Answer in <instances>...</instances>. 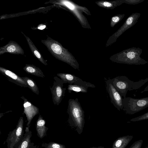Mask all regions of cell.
I'll list each match as a JSON object with an SVG mask.
<instances>
[{"mask_svg": "<svg viewBox=\"0 0 148 148\" xmlns=\"http://www.w3.org/2000/svg\"><path fill=\"white\" fill-rule=\"evenodd\" d=\"M41 42L56 58L79 70V65L77 60L58 41L47 36L46 39L41 40Z\"/></svg>", "mask_w": 148, "mask_h": 148, "instance_id": "6da1fadb", "label": "cell"}, {"mask_svg": "<svg viewBox=\"0 0 148 148\" xmlns=\"http://www.w3.org/2000/svg\"><path fill=\"white\" fill-rule=\"evenodd\" d=\"M67 112L69 115V124L74 128L79 134H81L85 123L84 112L77 98L69 99Z\"/></svg>", "mask_w": 148, "mask_h": 148, "instance_id": "7a4b0ae2", "label": "cell"}, {"mask_svg": "<svg viewBox=\"0 0 148 148\" xmlns=\"http://www.w3.org/2000/svg\"><path fill=\"white\" fill-rule=\"evenodd\" d=\"M142 49L133 47L126 49L112 56L110 59L117 63L129 65H144L148 62L142 58L141 55Z\"/></svg>", "mask_w": 148, "mask_h": 148, "instance_id": "3957f363", "label": "cell"}, {"mask_svg": "<svg viewBox=\"0 0 148 148\" xmlns=\"http://www.w3.org/2000/svg\"><path fill=\"white\" fill-rule=\"evenodd\" d=\"M112 79L113 85L123 98L126 97L128 91L138 89L148 82V77L134 82L125 76H118Z\"/></svg>", "mask_w": 148, "mask_h": 148, "instance_id": "277c9868", "label": "cell"}, {"mask_svg": "<svg viewBox=\"0 0 148 148\" xmlns=\"http://www.w3.org/2000/svg\"><path fill=\"white\" fill-rule=\"evenodd\" d=\"M122 110L126 114L132 115L148 107V97L140 98H123Z\"/></svg>", "mask_w": 148, "mask_h": 148, "instance_id": "5b68a950", "label": "cell"}, {"mask_svg": "<svg viewBox=\"0 0 148 148\" xmlns=\"http://www.w3.org/2000/svg\"><path fill=\"white\" fill-rule=\"evenodd\" d=\"M24 121L20 117L15 128L10 132L6 140L7 148H16L19 145L24 135Z\"/></svg>", "mask_w": 148, "mask_h": 148, "instance_id": "8992f818", "label": "cell"}, {"mask_svg": "<svg viewBox=\"0 0 148 148\" xmlns=\"http://www.w3.org/2000/svg\"><path fill=\"white\" fill-rule=\"evenodd\" d=\"M53 78L54 81L53 85L50 88L53 104L59 105L64 97L66 89L63 87L64 83L60 78L55 76Z\"/></svg>", "mask_w": 148, "mask_h": 148, "instance_id": "52a82bcc", "label": "cell"}, {"mask_svg": "<svg viewBox=\"0 0 148 148\" xmlns=\"http://www.w3.org/2000/svg\"><path fill=\"white\" fill-rule=\"evenodd\" d=\"M106 88L111 103L119 111L122 110V97L113 85L112 79L106 80Z\"/></svg>", "mask_w": 148, "mask_h": 148, "instance_id": "ba28073f", "label": "cell"}, {"mask_svg": "<svg viewBox=\"0 0 148 148\" xmlns=\"http://www.w3.org/2000/svg\"><path fill=\"white\" fill-rule=\"evenodd\" d=\"M140 14L134 13L131 14L126 19L120 28L112 36V42L116 41V39L125 31L134 26L138 22Z\"/></svg>", "mask_w": 148, "mask_h": 148, "instance_id": "9c48e42d", "label": "cell"}, {"mask_svg": "<svg viewBox=\"0 0 148 148\" xmlns=\"http://www.w3.org/2000/svg\"><path fill=\"white\" fill-rule=\"evenodd\" d=\"M24 101V110L23 114H25L27 118V127L29 128L31 122L34 117L39 112L38 108L32 104L23 96L21 97Z\"/></svg>", "mask_w": 148, "mask_h": 148, "instance_id": "30bf717a", "label": "cell"}, {"mask_svg": "<svg viewBox=\"0 0 148 148\" xmlns=\"http://www.w3.org/2000/svg\"><path fill=\"white\" fill-rule=\"evenodd\" d=\"M0 72L5 76L9 81L22 87H28L27 84L22 77L19 76L11 71L3 67H0Z\"/></svg>", "mask_w": 148, "mask_h": 148, "instance_id": "8fae6325", "label": "cell"}, {"mask_svg": "<svg viewBox=\"0 0 148 148\" xmlns=\"http://www.w3.org/2000/svg\"><path fill=\"white\" fill-rule=\"evenodd\" d=\"M6 53L14 54L23 55V49L17 42L10 41L5 45L0 47V55Z\"/></svg>", "mask_w": 148, "mask_h": 148, "instance_id": "7c38bea8", "label": "cell"}, {"mask_svg": "<svg viewBox=\"0 0 148 148\" xmlns=\"http://www.w3.org/2000/svg\"><path fill=\"white\" fill-rule=\"evenodd\" d=\"M95 87L94 84L82 80L75 84H69L67 89L70 93L72 91L76 92L86 93L88 92V88H94Z\"/></svg>", "mask_w": 148, "mask_h": 148, "instance_id": "4fadbf2b", "label": "cell"}, {"mask_svg": "<svg viewBox=\"0 0 148 148\" xmlns=\"http://www.w3.org/2000/svg\"><path fill=\"white\" fill-rule=\"evenodd\" d=\"M25 131V133L22 140L16 148H37V146L31 142L32 131L27 127H26Z\"/></svg>", "mask_w": 148, "mask_h": 148, "instance_id": "5bb4252c", "label": "cell"}, {"mask_svg": "<svg viewBox=\"0 0 148 148\" xmlns=\"http://www.w3.org/2000/svg\"><path fill=\"white\" fill-rule=\"evenodd\" d=\"M46 121L40 115L36 122V129L37 135L40 139L43 138L47 135L49 128L45 126Z\"/></svg>", "mask_w": 148, "mask_h": 148, "instance_id": "9a60e30c", "label": "cell"}, {"mask_svg": "<svg viewBox=\"0 0 148 148\" xmlns=\"http://www.w3.org/2000/svg\"><path fill=\"white\" fill-rule=\"evenodd\" d=\"M21 33L25 37L30 49L34 56L43 64L45 66L47 65V64L46 60L43 58L42 54L35 46L31 39L22 32H21Z\"/></svg>", "mask_w": 148, "mask_h": 148, "instance_id": "2e32d148", "label": "cell"}, {"mask_svg": "<svg viewBox=\"0 0 148 148\" xmlns=\"http://www.w3.org/2000/svg\"><path fill=\"white\" fill-rule=\"evenodd\" d=\"M132 135L120 136L113 142L112 148H125L133 138Z\"/></svg>", "mask_w": 148, "mask_h": 148, "instance_id": "e0dca14e", "label": "cell"}, {"mask_svg": "<svg viewBox=\"0 0 148 148\" xmlns=\"http://www.w3.org/2000/svg\"><path fill=\"white\" fill-rule=\"evenodd\" d=\"M64 84L68 83L69 84H75L82 80L81 78L70 74L59 73L57 74Z\"/></svg>", "mask_w": 148, "mask_h": 148, "instance_id": "ac0fdd59", "label": "cell"}, {"mask_svg": "<svg viewBox=\"0 0 148 148\" xmlns=\"http://www.w3.org/2000/svg\"><path fill=\"white\" fill-rule=\"evenodd\" d=\"M23 69L28 74L42 78L45 77L42 71L33 64H26L23 68Z\"/></svg>", "mask_w": 148, "mask_h": 148, "instance_id": "d6986e66", "label": "cell"}, {"mask_svg": "<svg viewBox=\"0 0 148 148\" xmlns=\"http://www.w3.org/2000/svg\"><path fill=\"white\" fill-rule=\"evenodd\" d=\"M22 78L27 84L28 87L34 93L38 95H39L38 88L34 81L32 79L27 77H22Z\"/></svg>", "mask_w": 148, "mask_h": 148, "instance_id": "ffe728a7", "label": "cell"}, {"mask_svg": "<svg viewBox=\"0 0 148 148\" xmlns=\"http://www.w3.org/2000/svg\"><path fill=\"white\" fill-rule=\"evenodd\" d=\"M41 146L43 148H66L64 145L53 142L43 143Z\"/></svg>", "mask_w": 148, "mask_h": 148, "instance_id": "44dd1931", "label": "cell"}, {"mask_svg": "<svg viewBox=\"0 0 148 148\" xmlns=\"http://www.w3.org/2000/svg\"><path fill=\"white\" fill-rule=\"evenodd\" d=\"M125 0H117L113 1L112 3H110L108 2H104L101 3V4L103 7H114L120 5L122 4L125 3Z\"/></svg>", "mask_w": 148, "mask_h": 148, "instance_id": "7402d4cb", "label": "cell"}, {"mask_svg": "<svg viewBox=\"0 0 148 148\" xmlns=\"http://www.w3.org/2000/svg\"><path fill=\"white\" fill-rule=\"evenodd\" d=\"M125 16L124 14H119L112 17L111 20V26L113 27L121 21Z\"/></svg>", "mask_w": 148, "mask_h": 148, "instance_id": "603a6c76", "label": "cell"}, {"mask_svg": "<svg viewBox=\"0 0 148 148\" xmlns=\"http://www.w3.org/2000/svg\"><path fill=\"white\" fill-rule=\"evenodd\" d=\"M148 119V112L139 116L132 118L130 119L131 122H137Z\"/></svg>", "mask_w": 148, "mask_h": 148, "instance_id": "cb8c5ba5", "label": "cell"}, {"mask_svg": "<svg viewBox=\"0 0 148 148\" xmlns=\"http://www.w3.org/2000/svg\"><path fill=\"white\" fill-rule=\"evenodd\" d=\"M143 142V140H140L134 142L129 148H141Z\"/></svg>", "mask_w": 148, "mask_h": 148, "instance_id": "d4e9b609", "label": "cell"}, {"mask_svg": "<svg viewBox=\"0 0 148 148\" xmlns=\"http://www.w3.org/2000/svg\"><path fill=\"white\" fill-rule=\"evenodd\" d=\"M145 0H125V3L129 5H136L143 2Z\"/></svg>", "mask_w": 148, "mask_h": 148, "instance_id": "484cf974", "label": "cell"}, {"mask_svg": "<svg viewBox=\"0 0 148 148\" xmlns=\"http://www.w3.org/2000/svg\"><path fill=\"white\" fill-rule=\"evenodd\" d=\"M46 27V26L45 25L41 24L38 27V29L40 30H42L45 29Z\"/></svg>", "mask_w": 148, "mask_h": 148, "instance_id": "4316f807", "label": "cell"}, {"mask_svg": "<svg viewBox=\"0 0 148 148\" xmlns=\"http://www.w3.org/2000/svg\"><path fill=\"white\" fill-rule=\"evenodd\" d=\"M148 91V85L147 86L144 88L143 90L141 92V93H143L144 92L147 91Z\"/></svg>", "mask_w": 148, "mask_h": 148, "instance_id": "83f0119b", "label": "cell"}, {"mask_svg": "<svg viewBox=\"0 0 148 148\" xmlns=\"http://www.w3.org/2000/svg\"><path fill=\"white\" fill-rule=\"evenodd\" d=\"M90 148H104V147L103 146H99L98 147H90Z\"/></svg>", "mask_w": 148, "mask_h": 148, "instance_id": "f1b7e54d", "label": "cell"}, {"mask_svg": "<svg viewBox=\"0 0 148 148\" xmlns=\"http://www.w3.org/2000/svg\"><path fill=\"white\" fill-rule=\"evenodd\" d=\"M145 148H148V145Z\"/></svg>", "mask_w": 148, "mask_h": 148, "instance_id": "f546056e", "label": "cell"}]
</instances>
